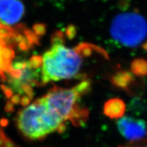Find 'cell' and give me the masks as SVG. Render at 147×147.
Segmentation results:
<instances>
[{"instance_id": "obj_4", "label": "cell", "mask_w": 147, "mask_h": 147, "mask_svg": "<svg viewBox=\"0 0 147 147\" xmlns=\"http://www.w3.org/2000/svg\"><path fill=\"white\" fill-rule=\"evenodd\" d=\"M43 32V25H38L32 30L22 25L10 27L0 23V79L2 81L13 71L12 64L17 50L27 51L38 45Z\"/></svg>"}, {"instance_id": "obj_1", "label": "cell", "mask_w": 147, "mask_h": 147, "mask_svg": "<svg viewBox=\"0 0 147 147\" xmlns=\"http://www.w3.org/2000/svg\"><path fill=\"white\" fill-rule=\"evenodd\" d=\"M102 51L95 45L87 43L69 47L65 45L63 33H55L51 47L41 56L42 85L76 78L80 75L84 61Z\"/></svg>"}, {"instance_id": "obj_7", "label": "cell", "mask_w": 147, "mask_h": 147, "mask_svg": "<svg viewBox=\"0 0 147 147\" xmlns=\"http://www.w3.org/2000/svg\"><path fill=\"white\" fill-rule=\"evenodd\" d=\"M119 131L130 141L140 140L147 135V125L144 120L132 117H122L117 123Z\"/></svg>"}, {"instance_id": "obj_10", "label": "cell", "mask_w": 147, "mask_h": 147, "mask_svg": "<svg viewBox=\"0 0 147 147\" xmlns=\"http://www.w3.org/2000/svg\"><path fill=\"white\" fill-rule=\"evenodd\" d=\"M131 76L129 73L121 72L119 73L114 77L113 82L115 86L121 88H125L127 87L129 84L131 83Z\"/></svg>"}, {"instance_id": "obj_2", "label": "cell", "mask_w": 147, "mask_h": 147, "mask_svg": "<svg viewBox=\"0 0 147 147\" xmlns=\"http://www.w3.org/2000/svg\"><path fill=\"white\" fill-rule=\"evenodd\" d=\"M90 89L89 80H83L71 88H53L40 99L48 109L64 123L69 121L75 125H80L87 119L88 111L80 107L79 101Z\"/></svg>"}, {"instance_id": "obj_12", "label": "cell", "mask_w": 147, "mask_h": 147, "mask_svg": "<svg viewBox=\"0 0 147 147\" xmlns=\"http://www.w3.org/2000/svg\"><path fill=\"white\" fill-rule=\"evenodd\" d=\"M121 147H147V142H133L130 144L125 145V146H121Z\"/></svg>"}, {"instance_id": "obj_5", "label": "cell", "mask_w": 147, "mask_h": 147, "mask_svg": "<svg viewBox=\"0 0 147 147\" xmlns=\"http://www.w3.org/2000/svg\"><path fill=\"white\" fill-rule=\"evenodd\" d=\"M16 123L21 134L30 140L42 139L65 129V123L48 109L40 97L18 112Z\"/></svg>"}, {"instance_id": "obj_6", "label": "cell", "mask_w": 147, "mask_h": 147, "mask_svg": "<svg viewBox=\"0 0 147 147\" xmlns=\"http://www.w3.org/2000/svg\"><path fill=\"white\" fill-rule=\"evenodd\" d=\"M110 34L114 41L121 46L138 47L147 37V21L136 10L121 12L112 21Z\"/></svg>"}, {"instance_id": "obj_3", "label": "cell", "mask_w": 147, "mask_h": 147, "mask_svg": "<svg viewBox=\"0 0 147 147\" xmlns=\"http://www.w3.org/2000/svg\"><path fill=\"white\" fill-rule=\"evenodd\" d=\"M14 74L8 75L2 82L5 95L14 103L27 104L33 97L34 88L42 86L41 56L34 55L27 59L14 61Z\"/></svg>"}, {"instance_id": "obj_11", "label": "cell", "mask_w": 147, "mask_h": 147, "mask_svg": "<svg viewBox=\"0 0 147 147\" xmlns=\"http://www.w3.org/2000/svg\"><path fill=\"white\" fill-rule=\"evenodd\" d=\"M132 71L138 76L147 75V62L144 60H136L132 63Z\"/></svg>"}, {"instance_id": "obj_8", "label": "cell", "mask_w": 147, "mask_h": 147, "mask_svg": "<svg viewBox=\"0 0 147 147\" xmlns=\"http://www.w3.org/2000/svg\"><path fill=\"white\" fill-rule=\"evenodd\" d=\"M25 6L21 0H0V23L14 27L22 19Z\"/></svg>"}, {"instance_id": "obj_9", "label": "cell", "mask_w": 147, "mask_h": 147, "mask_svg": "<svg viewBox=\"0 0 147 147\" xmlns=\"http://www.w3.org/2000/svg\"><path fill=\"white\" fill-rule=\"evenodd\" d=\"M125 104L119 98H112L104 106V113L110 119H120L125 113Z\"/></svg>"}]
</instances>
